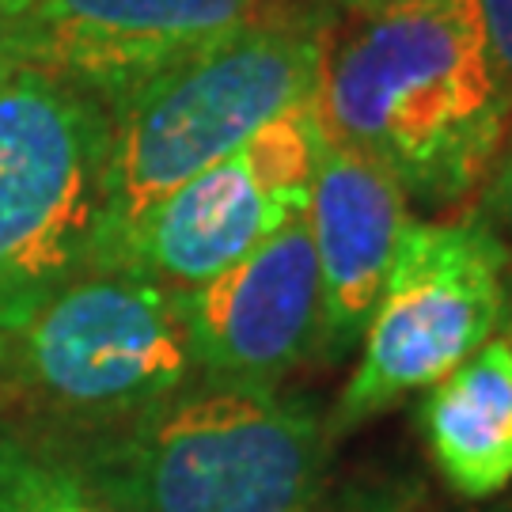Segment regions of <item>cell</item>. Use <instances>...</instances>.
<instances>
[{
    "instance_id": "1",
    "label": "cell",
    "mask_w": 512,
    "mask_h": 512,
    "mask_svg": "<svg viewBox=\"0 0 512 512\" xmlns=\"http://www.w3.org/2000/svg\"><path fill=\"white\" fill-rule=\"evenodd\" d=\"M319 118L425 209L482 190L512 137V95L478 0H387L334 23Z\"/></svg>"
},
{
    "instance_id": "2",
    "label": "cell",
    "mask_w": 512,
    "mask_h": 512,
    "mask_svg": "<svg viewBox=\"0 0 512 512\" xmlns=\"http://www.w3.org/2000/svg\"><path fill=\"white\" fill-rule=\"evenodd\" d=\"M31 440L122 512H319L334 448L315 399L209 376L107 429Z\"/></svg>"
},
{
    "instance_id": "3",
    "label": "cell",
    "mask_w": 512,
    "mask_h": 512,
    "mask_svg": "<svg viewBox=\"0 0 512 512\" xmlns=\"http://www.w3.org/2000/svg\"><path fill=\"white\" fill-rule=\"evenodd\" d=\"M334 8L311 0L236 31L110 103L92 266L171 190L319 95Z\"/></svg>"
},
{
    "instance_id": "4",
    "label": "cell",
    "mask_w": 512,
    "mask_h": 512,
    "mask_svg": "<svg viewBox=\"0 0 512 512\" xmlns=\"http://www.w3.org/2000/svg\"><path fill=\"white\" fill-rule=\"evenodd\" d=\"M198 376L179 293L88 270L0 315V425L76 437L133 418Z\"/></svg>"
},
{
    "instance_id": "5",
    "label": "cell",
    "mask_w": 512,
    "mask_h": 512,
    "mask_svg": "<svg viewBox=\"0 0 512 512\" xmlns=\"http://www.w3.org/2000/svg\"><path fill=\"white\" fill-rule=\"evenodd\" d=\"M512 255L486 220H414L361 334V357L334 410L330 437L399 406L494 338L509 311Z\"/></svg>"
},
{
    "instance_id": "6",
    "label": "cell",
    "mask_w": 512,
    "mask_h": 512,
    "mask_svg": "<svg viewBox=\"0 0 512 512\" xmlns=\"http://www.w3.org/2000/svg\"><path fill=\"white\" fill-rule=\"evenodd\" d=\"M110 107L19 65L0 80V315L92 270Z\"/></svg>"
},
{
    "instance_id": "7",
    "label": "cell",
    "mask_w": 512,
    "mask_h": 512,
    "mask_svg": "<svg viewBox=\"0 0 512 512\" xmlns=\"http://www.w3.org/2000/svg\"><path fill=\"white\" fill-rule=\"evenodd\" d=\"M319 148L323 118L315 95L171 190L92 270L137 274L171 293L198 289L308 213Z\"/></svg>"
},
{
    "instance_id": "8",
    "label": "cell",
    "mask_w": 512,
    "mask_h": 512,
    "mask_svg": "<svg viewBox=\"0 0 512 512\" xmlns=\"http://www.w3.org/2000/svg\"><path fill=\"white\" fill-rule=\"evenodd\" d=\"M311 0H23V65L69 80L103 103L262 19Z\"/></svg>"
},
{
    "instance_id": "9",
    "label": "cell",
    "mask_w": 512,
    "mask_h": 512,
    "mask_svg": "<svg viewBox=\"0 0 512 512\" xmlns=\"http://www.w3.org/2000/svg\"><path fill=\"white\" fill-rule=\"evenodd\" d=\"M198 376L281 387L319 361L323 293L308 213L258 243L247 258L179 293Z\"/></svg>"
},
{
    "instance_id": "10",
    "label": "cell",
    "mask_w": 512,
    "mask_h": 512,
    "mask_svg": "<svg viewBox=\"0 0 512 512\" xmlns=\"http://www.w3.org/2000/svg\"><path fill=\"white\" fill-rule=\"evenodd\" d=\"M410 224V198L395 175L323 129L308 198V228L323 293L319 361H342L361 342Z\"/></svg>"
},
{
    "instance_id": "11",
    "label": "cell",
    "mask_w": 512,
    "mask_h": 512,
    "mask_svg": "<svg viewBox=\"0 0 512 512\" xmlns=\"http://www.w3.org/2000/svg\"><path fill=\"white\" fill-rule=\"evenodd\" d=\"M421 444L440 482L486 505L512 490V330L501 323L444 380L421 391Z\"/></svg>"
},
{
    "instance_id": "12",
    "label": "cell",
    "mask_w": 512,
    "mask_h": 512,
    "mask_svg": "<svg viewBox=\"0 0 512 512\" xmlns=\"http://www.w3.org/2000/svg\"><path fill=\"white\" fill-rule=\"evenodd\" d=\"M0 512H122L50 448L0 425Z\"/></svg>"
},
{
    "instance_id": "13",
    "label": "cell",
    "mask_w": 512,
    "mask_h": 512,
    "mask_svg": "<svg viewBox=\"0 0 512 512\" xmlns=\"http://www.w3.org/2000/svg\"><path fill=\"white\" fill-rule=\"evenodd\" d=\"M478 217L494 228L497 239L505 243V251L512 255V137L505 152H501V160H497L494 175L486 179V198H482Z\"/></svg>"
},
{
    "instance_id": "14",
    "label": "cell",
    "mask_w": 512,
    "mask_h": 512,
    "mask_svg": "<svg viewBox=\"0 0 512 512\" xmlns=\"http://www.w3.org/2000/svg\"><path fill=\"white\" fill-rule=\"evenodd\" d=\"M319 512H421L418 497L403 486H365L342 497H327Z\"/></svg>"
},
{
    "instance_id": "15",
    "label": "cell",
    "mask_w": 512,
    "mask_h": 512,
    "mask_svg": "<svg viewBox=\"0 0 512 512\" xmlns=\"http://www.w3.org/2000/svg\"><path fill=\"white\" fill-rule=\"evenodd\" d=\"M478 12L490 35V50L501 69V80L512 95V0H478Z\"/></svg>"
},
{
    "instance_id": "16",
    "label": "cell",
    "mask_w": 512,
    "mask_h": 512,
    "mask_svg": "<svg viewBox=\"0 0 512 512\" xmlns=\"http://www.w3.org/2000/svg\"><path fill=\"white\" fill-rule=\"evenodd\" d=\"M23 65L19 50V8L12 0H0V80Z\"/></svg>"
},
{
    "instance_id": "17",
    "label": "cell",
    "mask_w": 512,
    "mask_h": 512,
    "mask_svg": "<svg viewBox=\"0 0 512 512\" xmlns=\"http://www.w3.org/2000/svg\"><path fill=\"white\" fill-rule=\"evenodd\" d=\"M330 8H342V12H368V8H380L387 0H327Z\"/></svg>"
},
{
    "instance_id": "18",
    "label": "cell",
    "mask_w": 512,
    "mask_h": 512,
    "mask_svg": "<svg viewBox=\"0 0 512 512\" xmlns=\"http://www.w3.org/2000/svg\"><path fill=\"white\" fill-rule=\"evenodd\" d=\"M482 512H512V494H501V497H494V501H486Z\"/></svg>"
},
{
    "instance_id": "19",
    "label": "cell",
    "mask_w": 512,
    "mask_h": 512,
    "mask_svg": "<svg viewBox=\"0 0 512 512\" xmlns=\"http://www.w3.org/2000/svg\"><path fill=\"white\" fill-rule=\"evenodd\" d=\"M505 327L512 330V281H509V311H505Z\"/></svg>"
},
{
    "instance_id": "20",
    "label": "cell",
    "mask_w": 512,
    "mask_h": 512,
    "mask_svg": "<svg viewBox=\"0 0 512 512\" xmlns=\"http://www.w3.org/2000/svg\"><path fill=\"white\" fill-rule=\"evenodd\" d=\"M12 4H16V8H19V4H23V0H12Z\"/></svg>"
}]
</instances>
